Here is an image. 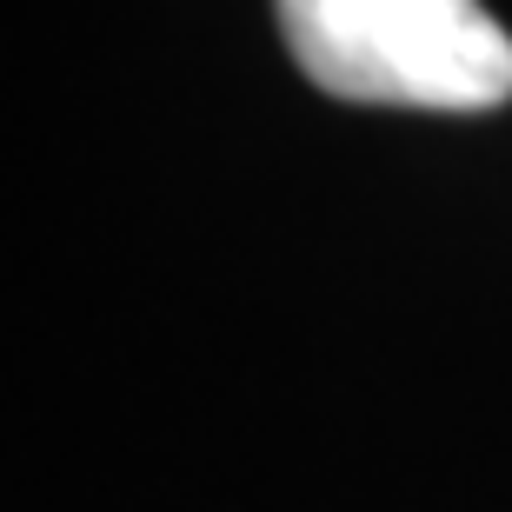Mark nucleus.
<instances>
[{
	"label": "nucleus",
	"mask_w": 512,
	"mask_h": 512,
	"mask_svg": "<svg viewBox=\"0 0 512 512\" xmlns=\"http://www.w3.org/2000/svg\"><path fill=\"white\" fill-rule=\"evenodd\" d=\"M286 54L333 100L486 114L512 100V34L479 0H273Z\"/></svg>",
	"instance_id": "obj_1"
}]
</instances>
